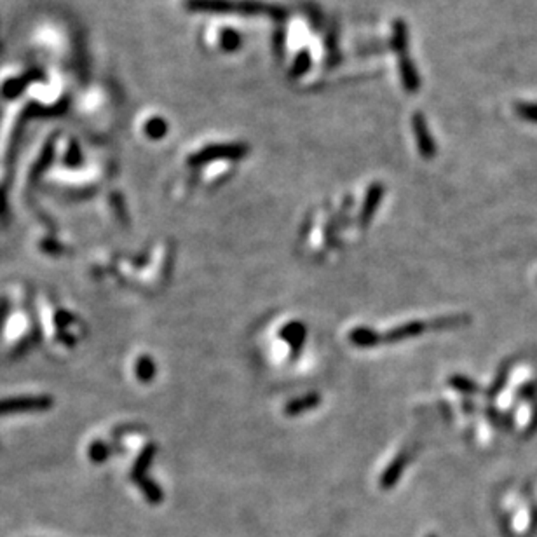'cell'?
Here are the masks:
<instances>
[{
	"label": "cell",
	"mask_w": 537,
	"mask_h": 537,
	"mask_svg": "<svg viewBox=\"0 0 537 537\" xmlns=\"http://www.w3.org/2000/svg\"><path fill=\"white\" fill-rule=\"evenodd\" d=\"M185 5L188 11L210 12V14H234V12L242 16L267 14L279 23L288 16L286 9L257 2V0H187Z\"/></svg>",
	"instance_id": "obj_1"
},
{
	"label": "cell",
	"mask_w": 537,
	"mask_h": 537,
	"mask_svg": "<svg viewBox=\"0 0 537 537\" xmlns=\"http://www.w3.org/2000/svg\"><path fill=\"white\" fill-rule=\"evenodd\" d=\"M249 153L246 143H216L197 150L188 158L190 166H204L215 161H241Z\"/></svg>",
	"instance_id": "obj_2"
},
{
	"label": "cell",
	"mask_w": 537,
	"mask_h": 537,
	"mask_svg": "<svg viewBox=\"0 0 537 537\" xmlns=\"http://www.w3.org/2000/svg\"><path fill=\"white\" fill-rule=\"evenodd\" d=\"M53 407L51 396H19V398L0 399V415H16V414H35V412H46Z\"/></svg>",
	"instance_id": "obj_3"
},
{
	"label": "cell",
	"mask_w": 537,
	"mask_h": 537,
	"mask_svg": "<svg viewBox=\"0 0 537 537\" xmlns=\"http://www.w3.org/2000/svg\"><path fill=\"white\" fill-rule=\"evenodd\" d=\"M412 129H414L415 143H417V149L422 158L433 159L434 155H436L438 149L433 136H431L429 133V126H427V121L426 117H424V114L415 112L414 117H412Z\"/></svg>",
	"instance_id": "obj_4"
},
{
	"label": "cell",
	"mask_w": 537,
	"mask_h": 537,
	"mask_svg": "<svg viewBox=\"0 0 537 537\" xmlns=\"http://www.w3.org/2000/svg\"><path fill=\"white\" fill-rule=\"evenodd\" d=\"M398 68H399V77H401L403 89H405L408 95H415V92H419L422 82L417 66H415L414 60H412L410 56V51H401V53H398Z\"/></svg>",
	"instance_id": "obj_5"
},
{
	"label": "cell",
	"mask_w": 537,
	"mask_h": 537,
	"mask_svg": "<svg viewBox=\"0 0 537 537\" xmlns=\"http://www.w3.org/2000/svg\"><path fill=\"white\" fill-rule=\"evenodd\" d=\"M281 337H283L284 340L290 344V347H292V358H297L299 356L300 349H302V345H303V342H305V337H307L305 325L300 321L288 323L283 330H281Z\"/></svg>",
	"instance_id": "obj_6"
},
{
	"label": "cell",
	"mask_w": 537,
	"mask_h": 537,
	"mask_svg": "<svg viewBox=\"0 0 537 537\" xmlns=\"http://www.w3.org/2000/svg\"><path fill=\"white\" fill-rule=\"evenodd\" d=\"M382 196H384V185L382 184H373L372 187L369 188V192H366V199H364L363 210H361V215H360L361 225H366V223L372 220L373 213H375V210L379 208L380 201H382Z\"/></svg>",
	"instance_id": "obj_7"
},
{
	"label": "cell",
	"mask_w": 537,
	"mask_h": 537,
	"mask_svg": "<svg viewBox=\"0 0 537 537\" xmlns=\"http://www.w3.org/2000/svg\"><path fill=\"white\" fill-rule=\"evenodd\" d=\"M321 403V398H319L318 392H311V395H305L302 398H295L292 401H288V405L284 407V414L290 415V417H295V415L303 414V412H309L312 408H316Z\"/></svg>",
	"instance_id": "obj_8"
},
{
	"label": "cell",
	"mask_w": 537,
	"mask_h": 537,
	"mask_svg": "<svg viewBox=\"0 0 537 537\" xmlns=\"http://www.w3.org/2000/svg\"><path fill=\"white\" fill-rule=\"evenodd\" d=\"M410 47V34H408V27L403 19H396L392 23V35H391V49L396 54L401 51H408Z\"/></svg>",
	"instance_id": "obj_9"
},
{
	"label": "cell",
	"mask_w": 537,
	"mask_h": 537,
	"mask_svg": "<svg viewBox=\"0 0 537 537\" xmlns=\"http://www.w3.org/2000/svg\"><path fill=\"white\" fill-rule=\"evenodd\" d=\"M351 344L358 345V347H375L380 344V334L373 328H354L349 334Z\"/></svg>",
	"instance_id": "obj_10"
},
{
	"label": "cell",
	"mask_w": 537,
	"mask_h": 537,
	"mask_svg": "<svg viewBox=\"0 0 537 537\" xmlns=\"http://www.w3.org/2000/svg\"><path fill=\"white\" fill-rule=\"evenodd\" d=\"M407 460H408V453L403 452L401 455L398 457L396 460H392L391 466H389L388 469H386V473L382 475V479H380V484H382L384 488H389L392 487V485L398 482L399 475L403 473V469H405V466H407Z\"/></svg>",
	"instance_id": "obj_11"
},
{
	"label": "cell",
	"mask_w": 537,
	"mask_h": 537,
	"mask_svg": "<svg viewBox=\"0 0 537 537\" xmlns=\"http://www.w3.org/2000/svg\"><path fill=\"white\" fill-rule=\"evenodd\" d=\"M218 40L220 47H222V51H225V53H236L242 44L241 34L236 32L234 28H222Z\"/></svg>",
	"instance_id": "obj_12"
},
{
	"label": "cell",
	"mask_w": 537,
	"mask_h": 537,
	"mask_svg": "<svg viewBox=\"0 0 537 537\" xmlns=\"http://www.w3.org/2000/svg\"><path fill=\"white\" fill-rule=\"evenodd\" d=\"M312 66V56L311 53L307 49H302L299 54L295 56V62H293L292 68H290V77L292 79H300V77L305 75Z\"/></svg>",
	"instance_id": "obj_13"
},
{
	"label": "cell",
	"mask_w": 537,
	"mask_h": 537,
	"mask_svg": "<svg viewBox=\"0 0 537 537\" xmlns=\"http://www.w3.org/2000/svg\"><path fill=\"white\" fill-rule=\"evenodd\" d=\"M513 110L516 117L530 124H537V103L532 101H514Z\"/></svg>",
	"instance_id": "obj_14"
},
{
	"label": "cell",
	"mask_w": 537,
	"mask_h": 537,
	"mask_svg": "<svg viewBox=\"0 0 537 537\" xmlns=\"http://www.w3.org/2000/svg\"><path fill=\"white\" fill-rule=\"evenodd\" d=\"M145 134L150 140H162L168 134V123L162 117H153L147 121Z\"/></svg>",
	"instance_id": "obj_15"
},
{
	"label": "cell",
	"mask_w": 537,
	"mask_h": 537,
	"mask_svg": "<svg viewBox=\"0 0 537 537\" xmlns=\"http://www.w3.org/2000/svg\"><path fill=\"white\" fill-rule=\"evenodd\" d=\"M326 51H328V58H326V62H328V66H335L338 62V58H340V54H338V34L335 28H332L330 34L326 35Z\"/></svg>",
	"instance_id": "obj_16"
},
{
	"label": "cell",
	"mask_w": 537,
	"mask_h": 537,
	"mask_svg": "<svg viewBox=\"0 0 537 537\" xmlns=\"http://www.w3.org/2000/svg\"><path fill=\"white\" fill-rule=\"evenodd\" d=\"M134 482L142 487L143 494L147 495V499H149L150 503H161L162 501V492L161 488L158 487L155 484H152V482H149V479L145 478V476H140V478H134Z\"/></svg>",
	"instance_id": "obj_17"
},
{
	"label": "cell",
	"mask_w": 537,
	"mask_h": 537,
	"mask_svg": "<svg viewBox=\"0 0 537 537\" xmlns=\"http://www.w3.org/2000/svg\"><path fill=\"white\" fill-rule=\"evenodd\" d=\"M136 375L143 382H149L153 375H155V364L150 360L149 356H142L136 363Z\"/></svg>",
	"instance_id": "obj_18"
},
{
	"label": "cell",
	"mask_w": 537,
	"mask_h": 537,
	"mask_svg": "<svg viewBox=\"0 0 537 537\" xmlns=\"http://www.w3.org/2000/svg\"><path fill=\"white\" fill-rule=\"evenodd\" d=\"M153 453H155V447L153 445H149L145 450H143L142 455H140L138 460H136V466H134L133 469V478H140V476H143V471L149 468L150 460L153 459Z\"/></svg>",
	"instance_id": "obj_19"
},
{
	"label": "cell",
	"mask_w": 537,
	"mask_h": 537,
	"mask_svg": "<svg viewBox=\"0 0 537 537\" xmlns=\"http://www.w3.org/2000/svg\"><path fill=\"white\" fill-rule=\"evenodd\" d=\"M450 384H452L455 389H459V391H462V392H468V395L478 391V386H476L473 380L466 379V377H460V375L452 377V379H450Z\"/></svg>",
	"instance_id": "obj_20"
},
{
	"label": "cell",
	"mask_w": 537,
	"mask_h": 537,
	"mask_svg": "<svg viewBox=\"0 0 537 537\" xmlns=\"http://www.w3.org/2000/svg\"><path fill=\"white\" fill-rule=\"evenodd\" d=\"M108 453H110V449H108L105 443H101V441L92 443L91 449H89V455H91V459L95 460V462H101V460H105L108 457Z\"/></svg>",
	"instance_id": "obj_21"
},
{
	"label": "cell",
	"mask_w": 537,
	"mask_h": 537,
	"mask_svg": "<svg viewBox=\"0 0 537 537\" xmlns=\"http://www.w3.org/2000/svg\"><path fill=\"white\" fill-rule=\"evenodd\" d=\"M284 44H286V34H284V30H277L276 37H274V49L279 56H284Z\"/></svg>",
	"instance_id": "obj_22"
}]
</instances>
